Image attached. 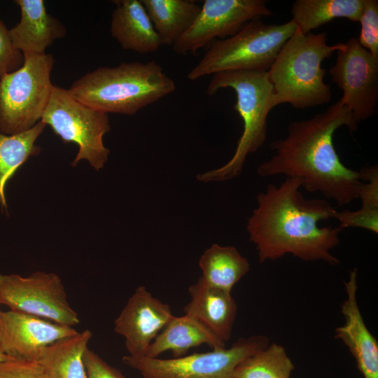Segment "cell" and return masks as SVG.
I'll return each instance as SVG.
<instances>
[{
  "mask_svg": "<svg viewBox=\"0 0 378 378\" xmlns=\"http://www.w3.org/2000/svg\"><path fill=\"white\" fill-rule=\"evenodd\" d=\"M354 132L358 125L340 98L325 111L311 118L293 121L284 139L272 141V156L257 169L262 177L285 175L300 180L302 188L319 192L337 206L358 198L363 183L358 171L344 165L333 145V135L341 127Z\"/></svg>",
  "mask_w": 378,
  "mask_h": 378,
  "instance_id": "cell-1",
  "label": "cell"
},
{
  "mask_svg": "<svg viewBox=\"0 0 378 378\" xmlns=\"http://www.w3.org/2000/svg\"><path fill=\"white\" fill-rule=\"evenodd\" d=\"M301 188L300 179L286 177L279 186L270 183L258 193L246 230L259 262L292 254L304 261L340 263L330 251L340 243L342 230L318 225L332 218L335 209L326 199H306Z\"/></svg>",
  "mask_w": 378,
  "mask_h": 378,
  "instance_id": "cell-2",
  "label": "cell"
},
{
  "mask_svg": "<svg viewBox=\"0 0 378 378\" xmlns=\"http://www.w3.org/2000/svg\"><path fill=\"white\" fill-rule=\"evenodd\" d=\"M176 84L155 61L99 67L68 90L76 99L105 113L132 115L172 93Z\"/></svg>",
  "mask_w": 378,
  "mask_h": 378,
  "instance_id": "cell-3",
  "label": "cell"
},
{
  "mask_svg": "<svg viewBox=\"0 0 378 378\" xmlns=\"http://www.w3.org/2000/svg\"><path fill=\"white\" fill-rule=\"evenodd\" d=\"M326 33L302 34L298 29L286 41L267 71L274 93V104L288 103L297 109L327 104L331 88L324 81L323 60L341 49L344 43H327Z\"/></svg>",
  "mask_w": 378,
  "mask_h": 378,
  "instance_id": "cell-4",
  "label": "cell"
},
{
  "mask_svg": "<svg viewBox=\"0 0 378 378\" xmlns=\"http://www.w3.org/2000/svg\"><path fill=\"white\" fill-rule=\"evenodd\" d=\"M232 88L237 102L233 108L243 121V132L232 158L223 166L198 174L202 182L221 181L237 176L248 155L255 153L267 139V117L274 108V93L267 71H228L213 75L206 93L214 95L223 88Z\"/></svg>",
  "mask_w": 378,
  "mask_h": 378,
  "instance_id": "cell-5",
  "label": "cell"
},
{
  "mask_svg": "<svg viewBox=\"0 0 378 378\" xmlns=\"http://www.w3.org/2000/svg\"><path fill=\"white\" fill-rule=\"evenodd\" d=\"M297 29L292 20L281 24L252 20L234 35L211 42L188 78L228 71H267Z\"/></svg>",
  "mask_w": 378,
  "mask_h": 378,
  "instance_id": "cell-6",
  "label": "cell"
},
{
  "mask_svg": "<svg viewBox=\"0 0 378 378\" xmlns=\"http://www.w3.org/2000/svg\"><path fill=\"white\" fill-rule=\"evenodd\" d=\"M23 57L18 70L0 79V132L7 135L27 131L41 121L54 86L51 54Z\"/></svg>",
  "mask_w": 378,
  "mask_h": 378,
  "instance_id": "cell-7",
  "label": "cell"
},
{
  "mask_svg": "<svg viewBox=\"0 0 378 378\" xmlns=\"http://www.w3.org/2000/svg\"><path fill=\"white\" fill-rule=\"evenodd\" d=\"M64 143H74L78 152L71 165L87 160L96 170L104 167L110 150L103 142L111 130L108 113L76 99L67 89L54 85L41 120Z\"/></svg>",
  "mask_w": 378,
  "mask_h": 378,
  "instance_id": "cell-8",
  "label": "cell"
},
{
  "mask_svg": "<svg viewBox=\"0 0 378 378\" xmlns=\"http://www.w3.org/2000/svg\"><path fill=\"white\" fill-rule=\"evenodd\" d=\"M264 335L240 338L230 347L169 359L123 356L124 365L144 378H233L236 368L245 359L265 348Z\"/></svg>",
  "mask_w": 378,
  "mask_h": 378,
  "instance_id": "cell-9",
  "label": "cell"
},
{
  "mask_svg": "<svg viewBox=\"0 0 378 378\" xmlns=\"http://www.w3.org/2000/svg\"><path fill=\"white\" fill-rule=\"evenodd\" d=\"M0 304L64 326L80 323L61 279L52 272H35L27 276L0 274Z\"/></svg>",
  "mask_w": 378,
  "mask_h": 378,
  "instance_id": "cell-10",
  "label": "cell"
},
{
  "mask_svg": "<svg viewBox=\"0 0 378 378\" xmlns=\"http://www.w3.org/2000/svg\"><path fill=\"white\" fill-rule=\"evenodd\" d=\"M335 64L329 73L343 95L344 105L355 122L365 121L375 114L378 103V57L351 37L335 52Z\"/></svg>",
  "mask_w": 378,
  "mask_h": 378,
  "instance_id": "cell-11",
  "label": "cell"
},
{
  "mask_svg": "<svg viewBox=\"0 0 378 378\" xmlns=\"http://www.w3.org/2000/svg\"><path fill=\"white\" fill-rule=\"evenodd\" d=\"M272 14L263 0H205L196 20L172 50L178 55L195 53L216 38H229L248 22Z\"/></svg>",
  "mask_w": 378,
  "mask_h": 378,
  "instance_id": "cell-12",
  "label": "cell"
},
{
  "mask_svg": "<svg viewBox=\"0 0 378 378\" xmlns=\"http://www.w3.org/2000/svg\"><path fill=\"white\" fill-rule=\"evenodd\" d=\"M77 332L74 327L22 312L0 309V346L12 359L36 362L46 347Z\"/></svg>",
  "mask_w": 378,
  "mask_h": 378,
  "instance_id": "cell-13",
  "label": "cell"
},
{
  "mask_svg": "<svg viewBox=\"0 0 378 378\" xmlns=\"http://www.w3.org/2000/svg\"><path fill=\"white\" fill-rule=\"evenodd\" d=\"M171 307L144 286L136 288L114 321L128 355L144 356L156 336L173 317Z\"/></svg>",
  "mask_w": 378,
  "mask_h": 378,
  "instance_id": "cell-14",
  "label": "cell"
},
{
  "mask_svg": "<svg viewBox=\"0 0 378 378\" xmlns=\"http://www.w3.org/2000/svg\"><path fill=\"white\" fill-rule=\"evenodd\" d=\"M344 286L347 297L341 312L345 322L335 330V338L341 340L349 348L364 378H378V343L368 329L358 305L356 268L350 272Z\"/></svg>",
  "mask_w": 378,
  "mask_h": 378,
  "instance_id": "cell-15",
  "label": "cell"
},
{
  "mask_svg": "<svg viewBox=\"0 0 378 378\" xmlns=\"http://www.w3.org/2000/svg\"><path fill=\"white\" fill-rule=\"evenodd\" d=\"M21 12L20 22L9 29L16 49L24 54H46L55 41L66 34L64 24L47 12L43 0H16Z\"/></svg>",
  "mask_w": 378,
  "mask_h": 378,
  "instance_id": "cell-16",
  "label": "cell"
},
{
  "mask_svg": "<svg viewBox=\"0 0 378 378\" xmlns=\"http://www.w3.org/2000/svg\"><path fill=\"white\" fill-rule=\"evenodd\" d=\"M190 300L183 307L190 316L226 343L231 337L237 306L231 293L207 285L200 278L188 288Z\"/></svg>",
  "mask_w": 378,
  "mask_h": 378,
  "instance_id": "cell-17",
  "label": "cell"
},
{
  "mask_svg": "<svg viewBox=\"0 0 378 378\" xmlns=\"http://www.w3.org/2000/svg\"><path fill=\"white\" fill-rule=\"evenodd\" d=\"M110 31L125 50L140 54L156 52L162 46L141 0L114 1Z\"/></svg>",
  "mask_w": 378,
  "mask_h": 378,
  "instance_id": "cell-18",
  "label": "cell"
},
{
  "mask_svg": "<svg viewBox=\"0 0 378 378\" xmlns=\"http://www.w3.org/2000/svg\"><path fill=\"white\" fill-rule=\"evenodd\" d=\"M202 344H207L212 349L226 346V343L194 318L186 314L173 316L150 344L144 356L157 358L163 352L171 351L173 358H179L190 349Z\"/></svg>",
  "mask_w": 378,
  "mask_h": 378,
  "instance_id": "cell-19",
  "label": "cell"
},
{
  "mask_svg": "<svg viewBox=\"0 0 378 378\" xmlns=\"http://www.w3.org/2000/svg\"><path fill=\"white\" fill-rule=\"evenodd\" d=\"M92 337L85 329L61 339L46 347L36 363L47 378H87L84 354Z\"/></svg>",
  "mask_w": 378,
  "mask_h": 378,
  "instance_id": "cell-20",
  "label": "cell"
},
{
  "mask_svg": "<svg viewBox=\"0 0 378 378\" xmlns=\"http://www.w3.org/2000/svg\"><path fill=\"white\" fill-rule=\"evenodd\" d=\"M162 45L174 43L191 27L201 6L192 0H141Z\"/></svg>",
  "mask_w": 378,
  "mask_h": 378,
  "instance_id": "cell-21",
  "label": "cell"
},
{
  "mask_svg": "<svg viewBox=\"0 0 378 378\" xmlns=\"http://www.w3.org/2000/svg\"><path fill=\"white\" fill-rule=\"evenodd\" d=\"M201 279L207 285L230 292L250 270L248 260L232 246L214 244L199 260Z\"/></svg>",
  "mask_w": 378,
  "mask_h": 378,
  "instance_id": "cell-22",
  "label": "cell"
},
{
  "mask_svg": "<svg viewBox=\"0 0 378 378\" xmlns=\"http://www.w3.org/2000/svg\"><path fill=\"white\" fill-rule=\"evenodd\" d=\"M364 0H297L291 7L292 20L303 34L337 18L358 22Z\"/></svg>",
  "mask_w": 378,
  "mask_h": 378,
  "instance_id": "cell-23",
  "label": "cell"
},
{
  "mask_svg": "<svg viewBox=\"0 0 378 378\" xmlns=\"http://www.w3.org/2000/svg\"><path fill=\"white\" fill-rule=\"evenodd\" d=\"M46 126L41 120L21 133L7 135L0 132V204L2 209H7L4 195L6 183L30 156L39 154L41 149L35 142Z\"/></svg>",
  "mask_w": 378,
  "mask_h": 378,
  "instance_id": "cell-24",
  "label": "cell"
},
{
  "mask_svg": "<svg viewBox=\"0 0 378 378\" xmlns=\"http://www.w3.org/2000/svg\"><path fill=\"white\" fill-rule=\"evenodd\" d=\"M294 369L284 347L273 343L243 360L233 378H290Z\"/></svg>",
  "mask_w": 378,
  "mask_h": 378,
  "instance_id": "cell-25",
  "label": "cell"
},
{
  "mask_svg": "<svg viewBox=\"0 0 378 378\" xmlns=\"http://www.w3.org/2000/svg\"><path fill=\"white\" fill-rule=\"evenodd\" d=\"M360 45L378 57V1L364 0L360 17Z\"/></svg>",
  "mask_w": 378,
  "mask_h": 378,
  "instance_id": "cell-26",
  "label": "cell"
},
{
  "mask_svg": "<svg viewBox=\"0 0 378 378\" xmlns=\"http://www.w3.org/2000/svg\"><path fill=\"white\" fill-rule=\"evenodd\" d=\"M332 218L337 219L339 227L343 230L349 227H359L378 233V209L363 206L356 211H335Z\"/></svg>",
  "mask_w": 378,
  "mask_h": 378,
  "instance_id": "cell-27",
  "label": "cell"
},
{
  "mask_svg": "<svg viewBox=\"0 0 378 378\" xmlns=\"http://www.w3.org/2000/svg\"><path fill=\"white\" fill-rule=\"evenodd\" d=\"M23 62L22 53L14 46L9 29L0 19V79L5 74L18 70Z\"/></svg>",
  "mask_w": 378,
  "mask_h": 378,
  "instance_id": "cell-28",
  "label": "cell"
},
{
  "mask_svg": "<svg viewBox=\"0 0 378 378\" xmlns=\"http://www.w3.org/2000/svg\"><path fill=\"white\" fill-rule=\"evenodd\" d=\"M0 378H47L36 362L8 359L0 362Z\"/></svg>",
  "mask_w": 378,
  "mask_h": 378,
  "instance_id": "cell-29",
  "label": "cell"
},
{
  "mask_svg": "<svg viewBox=\"0 0 378 378\" xmlns=\"http://www.w3.org/2000/svg\"><path fill=\"white\" fill-rule=\"evenodd\" d=\"M84 362L87 378H125L120 370L108 365L89 348L85 352Z\"/></svg>",
  "mask_w": 378,
  "mask_h": 378,
  "instance_id": "cell-30",
  "label": "cell"
},
{
  "mask_svg": "<svg viewBox=\"0 0 378 378\" xmlns=\"http://www.w3.org/2000/svg\"><path fill=\"white\" fill-rule=\"evenodd\" d=\"M8 359H11L8 356H7L2 351L1 346H0V362L4 361Z\"/></svg>",
  "mask_w": 378,
  "mask_h": 378,
  "instance_id": "cell-31",
  "label": "cell"
}]
</instances>
